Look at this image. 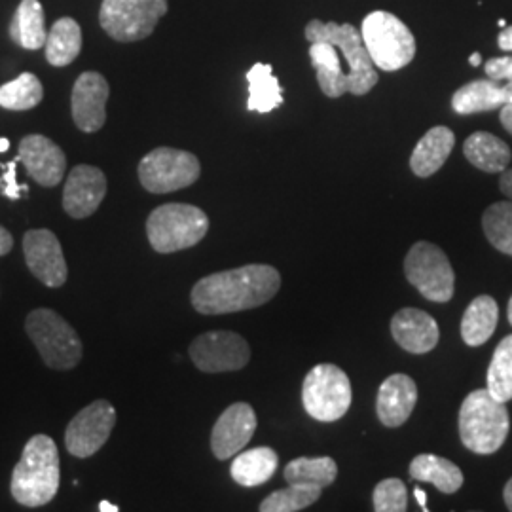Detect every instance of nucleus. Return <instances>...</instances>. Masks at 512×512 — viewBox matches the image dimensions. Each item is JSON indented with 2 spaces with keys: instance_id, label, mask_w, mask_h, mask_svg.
<instances>
[{
  "instance_id": "obj_1",
  "label": "nucleus",
  "mask_w": 512,
  "mask_h": 512,
  "mask_svg": "<svg viewBox=\"0 0 512 512\" xmlns=\"http://www.w3.org/2000/svg\"><path fill=\"white\" fill-rule=\"evenodd\" d=\"M279 287L281 275L274 266L249 264L203 277L194 285L190 300L203 315H224L270 302Z\"/></svg>"
},
{
  "instance_id": "obj_2",
  "label": "nucleus",
  "mask_w": 512,
  "mask_h": 512,
  "mask_svg": "<svg viewBox=\"0 0 512 512\" xmlns=\"http://www.w3.org/2000/svg\"><path fill=\"white\" fill-rule=\"evenodd\" d=\"M61 463L54 440L48 435H35L25 444L23 454L14 467L10 490L23 507L48 505L59 490Z\"/></svg>"
},
{
  "instance_id": "obj_3",
  "label": "nucleus",
  "mask_w": 512,
  "mask_h": 512,
  "mask_svg": "<svg viewBox=\"0 0 512 512\" xmlns=\"http://www.w3.org/2000/svg\"><path fill=\"white\" fill-rule=\"evenodd\" d=\"M509 429L507 406L488 389H476L465 397L459 410V437L467 450L478 456L495 454L509 437Z\"/></svg>"
},
{
  "instance_id": "obj_4",
  "label": "nucleus",
  "mask_w": 512,
  "mask_h": 512,
  "mask_svg": "<svg viewBox=\"0 0 512 512\" xmlns=\"http://www.w3.org/2000/svg\"><path fill=\"white\" fill-rule=\"evenodd\" d=\"M209 232V219L200 207L188 203H165L147 220L150 247L156 253H177L198 245Z\"/></svg>"
},
{
  "instance_id": "obj_5",
  "label": "nucleus",
  "mask_w": 512,
  "mask_h": 512,
  "mask_svg": "<svg viewBox=\"0 0 512 512\" xmlns=\"http://www.w3.org/2000/svg\"><path fill=\"white\" fill-rule=\"evenodd\" d=\"M361 35L376 69L395 73L416 55V38L401 19L384 10L363 19Z\"/></svg>"
},
{
  "instance_id": "obj_6",
  "label": "nucleus",
  "mask_w": 512,
  "mask_h": 512,
  "mask_svg": "<svg viewBox=\"0 0 512 512\" xmlns=\"http://www.w3.org/2000/svg\"><path fill=\"white\" fill-rule=\"evenodd\" d=\"M308 42L327 40L332 42L346 59L349 65V93L353 95H366L378 84V71L366 50L361 31H357L349 23H334V21H321L311 19L304 29Z\"/></svg>"
},
{
  "instance_id": "obj_7",
  "label": "nucleus",
  "mask_w": 512,
  "mask_h": 512,
  "mask_svg": "<svg viewBox=\"0 0 512 512\" xmlns=\"http://www.w3.org/2000/svg\"><path fill=\"white\" fill-rule=\"evenodd\" d=\"M25 330L37 346L42 361L55 370H71L82 361L84 348L76 330L54 310L31 311Z\"/></svg>"
},
{
  "instance_id": "obj_8",
  "label": "nucleus",
  "mask_w": 512,
  "mask_h": 512,
  "mask_svg": "<svg viewBox=\"0 0 512 512\" xmlns=\"http://www.w3.org/2000/svg\"><path fill=\"white\" fill-rule=\"evenodd\" d=\"M353 389L348 374L340 366L317 365L302 384V404L313 420L332 423L348 414Z\"/></svg>"
},
{
  "instance_id": "obj_9",
  "label": "nucleus",
  "mask_w": 512,
  "mask_h": 512,
  "mask_svg": "<svg viewBox=\"0 0 512 512\" xmlns=\"http://www.w3.org/2000/svg\"><path fill=\"white\" fill-rule=\"evenodd\" d=\"M404 274L427 300L446 304L456 291V274L446 253L429 241L412 245L404 258Z\"/></svg>"
},
{
  "instance_id": "obj_10",
  "label": "nucleus",
  "mask_w": 512,
  "mask_h": 512,
  "mask_svg": "<svg viewBox=\"0 0 512 512\" xmlns=\"http://www.w3.org/2000/svg\"><path fill=\"white\" fill-rule=\"evenodd\" d=\"M167 14V0H103L99 23L118 42L150 37Z\"/></svg>"
},
{
  "instance_id": "obj_11",
  "label": "nucleus",
  "mask_w": 512,
  "mask_h": 512,
  "mask_svg": "<svg viewBox=\"0 0 512 512\" xmlns=\"http://www.w3.org/2000/svg\"><path fill=\"white\" fill-rule=\"evenodd\" d=\"M202 175L200 160L186 150L154 148L139 164V181L152 194H169L188 188Z\"/></svg>"
},
{
  "instance_id": "obj_12",
  "label": "nucleus",
  "mask_w": 512,
  "mask_h": 512,
  "mask_svg": "<svg viewBox=\"0 0 512 512\" xmlns=\"http://www.w3.org/2000/svg\"><path fill=\"white\" fill-rule=\"evenodd\" d=\"M190 359L207 374L241 370L251 359V348L243 336L230 330H213L190 344Z\"/></svg>"
},
{
  "instance_id": "obj_13",
  "label": "nucleus",
  "mask_w": 512,
  "mask_h": 512,
  "mask_svg": "<svg viewBox=\"0 0 512 512\" xmlns=\"http://www.w3.org/2000/svg\"><path fill=\"white\" fill-rule=\"evenodd\" d=\"M116 425V410L114 406L99 399L88 404L74 416L67 431H65V446L67 452L78 459L92 458L97 454Z\"/></svg>"
},
{
  "instance_id": "obj_14",
  "label": "nucleus",
  "mask_w": 512,
  "mask_h": 512,
  "mask_svg": "<svg viewBox=\"0 0 512 512\" xmlns=\"http://www.w3.org/2000/svg\"><path fill=\"white\" fill-rule=\"evenodd\" d=\"M23 255L29 270L46 287L59 289L69 277V268L63 256L59 239L50 230H29L23 236Z\"/></svg>"
},
{
  "instance_id": "obj_15",
  "label": "nucleus",
  "mask_w": 512,
  "mask_h": 512,
  "mask_svg": "<svg viewBox=\"0 0 512 512\" xmlns=\"http://www.w3.org/2000/svg\"><path fill=\"white\" fill-rule=\"evenodd\" d=\"M109 82L103 74L82 73L74 82L71 107L76 128L84 133H95L107 122Z\"/></svg>"
},
{
  "instance_id": "obj_16",
  "label": "nucleus",
  "mask_w": 512,
  "mask_h": 512,
  "mask_svg": "<svg viewBox=\"0 0 512 512\" xmlns=\"http://www.w3.org/2000/svg\"><path fill=\"white\" fill-rule=\"evenodd\" d=\"M107 196V177L99 167L76 165L63 190V209L73 219H88Z\"/></svg>"
},
{
  "instance_id": "obj_17",
  "label": "nucleus",
  "mask_w": 512,
  "mask_h": 512,
  "mask_svg": "<svg viewBox=\"0 0 512 512\" xmlns=\"http://www.w3.org/2000/svg\"><path fill=\"white\" fill-rule=\"evenodd\" d=\"M256 431V414L253 406L236 403L228 406L213 427L211 450L215 458H234L251 442Z\"/></svg>"
},
{
  "instance_id": "obj_18",
  "label": "nucleus",
  "mask_w": 512,
  "mask_h": 512,
  "mask_svg": "<svg viewBox=\"0 0 512 512\" xmlns=\"http://www.w3.org/2000/svg\"><path fill=\"white\" fill-rule=\"evenodd\" d=\"M18 160L27 173L44 188H54L63 181L67 171V156L52 139L44 135H27L21 139Z\"/></svg>"
},
{
  "instance_id": "obj_19",
  "label": "nucleus",
  "mask_w": 512,
  "mask_h": 512,
  "mask_svg": "<svg viewBox=\"0 0 512 512\" xmlns=\"http://www.w3.org/2000/svg\"><path fill=\"white\" fill-rule=\"evenodd\" d=\"M391 334L395 342L408 353L423 355L437 348L439 325L427 311L404 308L391 319Z\"/></svg>"
},
{
  "instance_id": "obj_20",
  "label": "nucleus",
  "mask_w": 512,
  "mask_h": 512,
  "mask_svg": "<svg viewBox=\"0 0 512 512\" xmlns=\"http://www.w3.org/2000/svg\"><path fill=\"white\" fill-rule=\"evenodd\" d=\"M418 403L416 382L406 374H393L378 389L376 414L385 427H401Z\"/></svg>"
},
{
  "instance_id": "obj_21",
  "label": "nucleus",
  "mask_w": 512,
  "mask_h": 512,
  "mask_svg": "<svg viewBox=\"0 0 512 512\" xmlns=\"http://www.w3.org/2000/svg\"><path fill=\"white\" fill-rule=\"evenodd\" d=\"M456 145L454 131L446 126H435L429 129L420 139L410 156V167L414 175L427 179L435 175L446 160L450 158Z\"/></svg>"
},
{
  "instance_id": "obj_22",
  "label": "nucleus",
  "mask_w": 512,
  "mask_h": 512,
  "mask_svg": "<svg viewBox=\"0 0 512 512\" xmlns=\"http://www.w3.org/2000/svg\"><path fill=\"white\" fill-rule=\"evenodd\" d=\"M310 59L317 73V84L321 92L330 99H338L344 93H349V76L342 71L338 48L332 42H311Z\"/></svg>"
},
{
  "instance_id": "obj_23",
  "label": "nucleus",
  "mask_w": 512,
  "mask_h": 512,
  "mask_svg": "<svg viewBox=\"0 0 512 512\" xmlns=\"http://www.w3.org/2000/svg\"><path fill=\"white\" fill-rule=\"evenodd\" d=\"M505 103H509L505 86H499V82L492 78L469 82L461 86L452 97V109L463 116L501 109Z\"/></svg>"
},
{
  "instance_id": "obj_24",
  "label": "nucleus",
  "mask_w": 512,
  "mask_h": 512,
  "mask_svg": "<svg viewBox=\"0 0 512 512\" xmlns=\"http://www.w3.org/2000/svg\"><path fill=\"white\" fill-rule=\"evenodd\" d=\"M463 154L476 169L486 173L505 171L512 158L509 145L488 131H476L469 135L463 145Z\"/></svg>"
},
{
  "instance_id": "obj_25",
  "label": "nucleus",
  "mask_w": 512,
  "mask_h": 512,
  "mask_svg": "<svg viewBox=\"0 0 512 512\" xmlns=\"http://www.w3.org/2000/svg\"><path fill=\"white\" fill-rule=\"evenodd\" d=\"M497 321H499V306L494 298L488 294L476 296L461 319L463 342L471 348L486 344L495 332Z\"/></svg>"
},
{
  "instance_id": "obj_26",
  "label": "nucleus",
  "mask_w": 512,
  "mask_h": 512,
  "mask_svg": "<svg viewBox=\"0 0 512 512\" xmlns=\"http://www.w3.org/2000/svg\"><path fill=\"white\" fill-rule=\"evenodd\" d=\"M279 458L275 450L268 446L253 448L247 452H239L232 461L230 475L243 488H255L264 482H268L277 471Z\"/></svg>"
},
{
  "instance_id": "obj_27",
  "label": "nucleus",
  "mask_w": 512,
  "mask_h": 512,
  "mask_svg": "<svg viewBox=\"0 0 512 512\" xmlns=\"http://www.w3.org/2000/svg\"><path fill=\"white\" fill-rule=\"evenodd\" d=\"M410 476L433 484L442 494H456L463 486V473L450 459L435 454H420L410 463Z\"/></svg>"
},
{
  "instance_id": "obj_28",
  "label": "nucleus",
  "mask_w": 512,
  "mask_h": 512,
  "mask_svg": "<svg viewBox=\"0 0 512 512\" xmlns=\"http://www.w3.org/2000/svg\"><path fill=\"white\" fill-rule=\"evenodd\" d=\"M10 37L25 50H40L46 46V16L38 0H21L10 25Z\"/></svg>"
},
{
  "instance_id": "obj_29",
  "label": "nucleus",
  "mask_w": 512,
  "mask_h": 512,
  "mask_svg": "<svg viewBox=\"0 0 512 512\" xmlns=\"http://www.w3.org/2000/svg\"><path fill=\"white\" fill-rule=\"evenodd\" d=\"M247 82H249L247 110L268 114L283 105V90L279 86L277 76H274L272 65L255 63L247 73Z\"/></svg>"
},
{
  "instance_id": "obj_30",
  "label": "nucleus",
  "mask_w": 512,
  "mask_h": 512,
  "mask_svg": "<svg viewBox=\"0 0 512 512\" xmlns=\"http://www.w3.org/2000/svg\"><path fill=\"white\" fill-rule=\"evenodd\" d=\"M82 50V29L73 18L55 21L46 38V59L54 67H67Z\"/></svg>"
},
{
  "instance_id": "obj_31",
  "label": "nucleus",
  "mask_w": 512,
  "mask_h": 512,
  "mask_svg": "<svg viewBox=\"0 0 512 512\" xmlns=\"http://www.w3.org/2000/svg\"><path fill=\"white\" fill-rule=\"evenodd\" d=\"M338 476V465L329 456L323 458H296L285 467L287 484H304L327 488Z\"/></svg>"
},
{
  "instance_id": "obj_32",
  "label": "nucleus",
  "mask_w": 512,
  "mask_h": 512,
  "mask_svg": "<svg viewBox=\"0 0 512 512\" xmlns=\"http://www.w3.org/2000/svg\"><path fill=\"white\" fill-rule=\"evenodd\" d=\"M44 88L33 73L19 74L16 80L0 86V107L6 110H31L40 105Z\"/></svg>"
},
{
  "instance_id": "obj_33",
  "label": "nucleus",
  "mask_w": 512,
  "mask_h": 512,
  "mask_svg": "<svg viewBox=\"0 0 512 512\" xmlns=\"http://www.w3.org/2000/svg\"><path fill=\"white\" fill-rule=\"evenodd\" d=\"M488 391L497 401L509 403L512 399V334L505 336L495 348L492 363L488 366Z\"/></svg>"
},
{
  "instance_id": "obj_34",
  "label": "nucleus",
  "mask_w": 512,
  "mask_h": 512,
  "mask_svg": "<svg viewBox=\"0 0 512 512\" xmlns=\"http://www.w3.org/2000/svg\"><path fill=\"white\" fill-rule=\"evenodd\" d=\"M482 228L488 241L503 255L512 256V202H497L484 211Z\"/></svg>"
},
{
  "instance_id": "obj_35",
  "label": "nucleus",
  "mask_w": 512,
  "mask_h": 512,
  "mask_svg": "<svg viewBox=\"0 0 512 512\" xmlns=\"http://www.w3.org/2000/svg\"><path fill=\"white\" fill-rule=\"evenodd\" d=\"M323 488L304 486V484H289L283 490H277L268 495L260 503L262 512H296L311 507L319 497Z\"/></svg>"
},
{
  "instance_id": "obj_36",
  "label": "nucleus",
  "mask_w": 512,
  "mask_h": 512,
  "mask_svg": "<svg viewBox=\"0 0 512 512\" xmlns=\"http://www.w3.org/2000/svg\"><path fill=\"white\" fill-rule=\"evenodd\" d=\"M374 511L404 512L408 509V490L403 480L385 478L374 488Z\"/></svg>"
},
{
  "instance_id": "obj_37",
  "label": "nucleus",
  "mask_w": 512,
  "mask_h": 512,
  "mask_svg": "<svg viewBox=\"0 0 512 512\" xmlns=\"http://www.w3.org/2000/svg\"><path fill=\"white\" fill-rule=\"evenodd\" d=\"M18 162V156H16L14 162L0 164L2 169H6L4 175L0 177V190H2V194H4L6 198H10V200H21L23 194L29 192V186H27V184H19L18 181H16V173H18L16 167H18Z\"/></svg>"
},
{
  "instance_id": "obj_38",
  "label": "nucleus",
  "mask_w": 512,
  "mask_h": 512,
  "mask_svg": "<svg viewBox=\"0 0 512 512\" xmlns=\"http://www.w3.org/2000/svg\"><path fill=\"white\" fill-rule=\"evenodd\" d=\"M484 71L488 74V78H492L495 82H511L512 80V57H492L486 61Z\"/></svg>"
},
{
  "instance_id": "obj_39",
  "label": "nucleus",
  "mask_w": 512,
  "mask_h": 512,
  "mask_svg": "<svg viewBox=\"0 0 512 512\" xmlns=\"http://www.w3.org/2000/svg\"><path fill=\"white\" fill-rule=\"evenodd\" d=\"M499 190L501 194L512 202V169L501 171V179H499Z\"/></svg>"
},
{
  "instance_id": "obj_40",
  "label": "nucleus",
  "mask_w": 512,
  "mask_h": 512,
  "mask_svg": "<svg viewBox=\"0 0 512 512\" xmlns=\"http://www.w3.org/2000/svg\"><path fill=\"white\" fill-rule=\"evenodd\" d=\"M12 247H14L12 234L4 226H0V256L8 255L12 251Z\"/></svg>"
},
{
  "instance_id": "obj_41",
  "label": "nucleus",
  "mask_w": 512,
  "mask_h": 512,
  "mask_svg": "<svg viewBox=\"0 0 512 512\" xmlns=\"http://www.w3.org/2000/svg\"><path fill=\"white\" fill-rule=\"evenodd\" d=\"M497 44L503 52H512V25L503 27V31L497 37Z\"/></svg>"
},
{
  "instance_id": "obj_42",
  "label": "nucleus",
  "mask_w": 512,
  "mask_h": 512,
  "mask_svg": "<svg viewBox=\"0 0 512 512\" xmlns=\"http://www.w3.org/2000/svg\"><path fill=\"white\" fill-rule=\"evenodd\" d=\"M499 120H501L503 128L507 129V131H509V133L512 135V101L505 103V105L501 107V112H499Z\"/></svg>"
},
{
  "instance_id": "obj_43",
  "label": "nucleus",
  "mask_w": 512,
  "mask_h": 512,
  "mask_svg": "<svg viewBox=\"0 0 512 512\" xmlns=\"http://www.w3.org/2000/svg\"><path fill=\"white\" fill-rule=\"evenodd\" d=\"M503 499H505L507 509L512 511V478L507 482V486H505V490H503Z\"/></svg>"
},
{
  "instance_id": "obj_44",
  "label": "nucleus",
  "mask_w": 512,
  "mask_h": 512,
  "mask_svg": "<svg viewBox=\"0 0 512 512\" xmlns=\"http://www.w3.org/2000/svg\"><path fill=\"white\" fill-rule=\"evenodd\" d=\"M414 495L418 497V501H420L421 509L425 511L427 509V495L423 494V490L421 488H414Z\"/></svg>"
},
{
  "instance_id": "obj_45",
  "label": "nucleus",
  "mask_w": 512,
  "mask_h": 512,
  "mask_svg": "<svg viewBox=\"0 0 512 512\" xmlns=\"http://www.w3.org/2000/svg\"><path fill=\"white\" fill-rule=\"evenodd\" d=\"M99 511L118 512V507H116V505H112V503H109V501H101V503H99Z\"/></svg>"
},
{
  "instance_id": "obj_46",
  "label": "nucleus",
  "mask_w": 512,
  "mask_h": 512,
  "mask_svg": "<svg viewBox=\"0 0 512 512\" xmlns=\"http://www.w3.org/2000/svg\"><path fill=\"white\" fill-rule=\"evenodd\" d=\"M469 63L473 65V67H478L480 63H482V55L480 54H473L471 57H469Z\"/></svg>"
},
{
  "instance_id": "obj_47",
  "label": "nucleus",
  "mask_w": 512,
  "mask_h": 512,
  "mask_svg": "<svg viewBox=\"0 0 512 512\" xmlns=\"http://www.w3.org/2000/svg\"><path fill=\"white\" fill-rule=\"evenodd\" d=\"M10 148V141L6 137H0V152H6Z\"/></svg>"
},
{
  "instance_id": "obj_48",
  "label": "nucleus",
  "mask_w": 512,
  "mask_h": 512,
  "mask_svg": "<svg viewBox=\"0 0 512 512\" xmlns=\"http://www.w3.org/2000/svg\"><path fill=\"white\" fill-rule=\"evenodd\" d=\"M505 90H507V95H509V101H512V80H511V82H507V86H505Z\"/></svg>"
},
{
  "instance_id": "obj_49",
  "label": "nucleus",
  "mask_w": 512,
  "mask_h": 512,
  "mask_svg": "<svg viewBox=\"0 0 512 512\" xmlns=\"http://www.w3.org/2000/svg\"><path fill=\"white\" fill-rule=\"evenodd\" d=\"M507 315H509V323L512 325V296L511 300H509V310H507Z\"/></svg>"
}]
</instances>
